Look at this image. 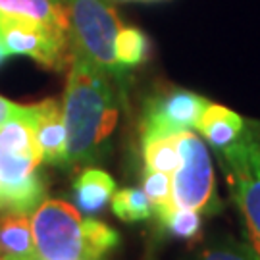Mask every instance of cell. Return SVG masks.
Wrapping results in <instances>:
<instances>
[{"mask_svg":"<svg viewBox=\"0 0 260 260\" xmlns=\"http://www.w3.org/2000/svg\"><path fill=\"white\" fill-rule=\"evenodd\" d=\"M123 91L101 68L74 56L64 93L68 168L91 166L106 158L120 120Z\"/></svg>","mask_w":260,"mask_h":260,"instance_id":"cell-1","label":"cell"},{"mask_svg":"<svg viewBox=\"0 0 260 260\" xmlns=\"http://www.w3.org/2000/svg\"><path fill=\"white\" fill-rule=\"evenodd\" d=\"M70 18V47L74 56L101 68L125 93L127 72L116 60V37L121 19L108 0H66Z\"/></svg>","mask_w":260,"mask_h":260,"instance_id":"cell-2","label":"cell"},{"mask_svg":"<svg viewBox=\"0 0 260 260\" xmlns=\"http://www.w3.org/2000/svg\"><path fill=\"white\" fill-rule=\"evenodd\" d=\"M230 195L243 218L247 243L260 254V127L247 123L243 137L218 152Z\"/></svg>","mask_w":260,"mask_h":260,"instance_id":"cell-3","label":"cell"},{"mask_svg":"<svg viewBox=\"0 0 260 260\" xmlns=\"http://www.w3.org/2000/svg\"><path fill=\"white\" fill-rule=\"evenodd\" d=\"M179 166L172 177V197L176 208H191L201 214H216L220 199L216 195L214 166L205 141L193 129L177 135Z\"/></svg>","mask_w":260,"mask_h":260,"instance_id":"cell-4","label":"cell"},{"mask_svg":"<svg viewBox=\"0 0 260 260\" xmlns=\"http://www.w3.org/2000/svg\"><path fill=\"white\" fill-rule=\"evenodd\" d=\"M79 210L62 199H45L33 210L31 230L43 260H87Z\"/></svg>","mask_w":260,"mask_h":260,"instance_id":"cell-5","label":"cell"},{"mask_svg":"<svg viewBox=\"0 0 260 260\" xmlns=\"http://www.w3.org/2000/svg\"><path fill=\"white\" fill-rule=\"evenodd\" d=\"M0 41L10 56H29L54 72L64 70L74 58L68 31L37 19L0 14Z\"/></svg>","mask_w":260,"mask_h":260,"instance_id":"cell-6","label":"cell"},{"mask_svg":"<svg viewBox=\"0 0 260 260\" xmlns=\"http://www.w3.org/2000/svg\"><path fill=\"white\" fill-rule=\"evenodd\" d=\"M208 103L210 101L203 94L179 87L150 96L141 114V139L177 135L181 131L195 129Z\"/></svg>","mask_w":260,"mask_h":260,"instance_id":"cell-7","label":"cell"},{"mask_svg":"<svg viewBox=\"0 0 260 260\" xmlns=\"http://www.w3.org/2000/svg\"><path fill=\"white\" fill-rule=\"evenodd\" d=\"M39 160L0 145V183L8 199V212H33L47 195Z\"/></svg>","mask_w":260,"mask_h":260,"instance_id":"cell-8","label":"cell"},{"mask_svg":"<svg viewBox=\"0 0 260 260\" xmlns=\"http://www.w3.org/2000/svg\"><path fill=\"white\" fill-rule=\"evenodd\" d=\"M27 118L35 131L43 162L50 166H66L68 162V129L64 108L58 101L47 99L43 103L27 104Z\"/></svg>","mask_w":260,"mask_h":260,"instance_id":"cell-9","label":"cell"},{"mask_svg":"<svg viewBox=\"0 0 260 260\" xmlns=\"http://www.w3.org/2000/svg\"><path fill=\"white\" fill-rule=\"evenodd\" d=\"M247 123L249 121L243 120L232 108L208 103V106L197 121L195 129L205 137V141L216 152H220L241 139L247 129Z\"/></svg>","mask_w":260,"mask_h":260,"instance_id":"cell-10","label":"cell"},{"mask_svg":"<svg viewBox=\"0 0 260 260\" xmlns=\"http://www.w3.org/2000/svg\"><path fill=\"white\" fill-rule=\"evenodd\" d=\"M0 252L8 260H43L35 247L27 214L8 212L0 216Z\"/></svg>","mask_w":260,"mask_h":260,"instance_id":"cell-11","label":"cell"},{"mask_svg":"<svg viewBox=\"0 0 260 260\" xmlns=\"http://www.w3.org/2000/svg\"><path fill=\"white\" fill-rule=\"evenodd\" d=\"M114 193H116L114 177L96 166H87L74 179L75 203L85 214L101 212L104 206L110 205Z\"/></svg>","mask_w":260,"mask_h":260,"instance_id":"cell-12","label":"cell"},{"mask_svg":"<svg viewBox=\"0 0 260 260\" xmlns=\"http://www.w3.org/2000/svg\"><path fill=\"white\" fill-rule=\"evenodd\" d=\"M2 16H21L56 27L70 29L66 0H0Z\"/></svg>","mask_w":260,"mask_h":260,"instance_id":"cell-13","label":"cell"},{"mask_svg":"<svg viewBox=\"0 0 260 260\" xmlns=\"http://www.w3.org/2000/svg\"><path fill=\"white\" fill-rule=\"evenodd\" d=\"M150 39L139 27L127 25L118 31L116 37V60L123 72H129L137 66L145 64L150 56Z\"/></svg>","mask_w":260,"mask_h":260,"instance_id":"cell-14","label":"cell"},{"mask_svg":"<svg viewBox=\"0 0 260 260\" xmlns=\"http://www.w3.org/2000/svg\"><path fill=\"white\" fill-rule=\"evenodd\" d=\"M177 135L145 137V139H141V150H143L145 168H150V170H156V172H164V174L174 176V172L179 166Z\"/></svg>","mask_w":260,"mask_h":260,"instance_id":"cell-15","label":"cell"},{"mask_svg":"<svg viewBox=\"0 0 260 260\" xmlns=\"http://www.w3.org/2000/svg\"><path fill=\"white\" fill-rule=\"evenodd\" d=\"M112 212L116 214V218L127 223H139L147 222L149 218L154 216L152 203L147 197L145 191L135 189V187H123L116 189V193L112 197Z\"/></svg>","mask_w":260,"mask_h":260,"instance_id":"cell-16","label":"cell"},{"mask_svg":"<svg viewBox=\"0 0 260 260\" xmlns=\"http://www.w3.org/2000/svg\"><path fill=\"white\" fill-rule=\"evenodd\" d=\"M143 191L152 203L154 218L158 223H166L168 216L174 212V197H172V177L170 174L143 168Z\"/></svg>","mask_w":260,"mask_h":260,"instance_id":"cell-17","label":"cell"},{"mask_svg":"<svg viewBox=\"0 0 260 260\" xmlns=\"http://www.w3.org/2000/svg\"><path fill=\"white\" fill-rule=\"evenodd\" d=\"M85 247H87V260H103L120 245V233L112 225L101 222L96 218H85Z\"/></svg>","mask_w":260,"mask_h":260,"instance_id":"cell-18","label":"cell"},{"mask_svg":"<svg viewBox=\"0 0 260 260\" xmlns=\"http://www.w3.org/2000/svg\"><path fill=\"white\" fill-rule=\"evenodd\" d=\"M164 228H168V232L174 237L193 241L201 237L203 218H201V212L191 210V208H174V212L168 216Z\"/></svg>","mask_w":260,"mask_h":260,"instance_id":"cell-19","label":"cell"},{"mask_svg":"<svg viewBox=\"0 0 260 260\" xmlns=\"http://www.w3.org/2000/svg\"><path fill=\"white\" fill-rule=\"evenodd\" d=\"M199 260H260V254L249 243L225 239L206 247Z\"/></svg>","mask_w":260,"mask_h":260,"instance_id":"cell-20","label":"cell"},{"mask_svg":"<svg viewBox=\"0 0 260 260\" xmlns=\"http://www.w3.org/2000/svg\"><path fill=\"white\" fill-rule=\"evenodd\" d=\"M19 110V104L12 103L8 99H4V96H0V125L2 123H6L10 118H14Z\"/></svg>","mask_w":260,"mask_h":260,"instance_id":"cell-21","label":"cell"},{"mask_svg":"<svg viewBox=\"0 0 260 260\" xmlns=\"http://www.w3.org/2000/svg\"><path fill=\"white\" fill-rule=\"evenodd\" d=\"M0 212H8V199H6L2 183H0Z\"/></svg>","mask_w":260,"mask_h":260,"instance_id":"cell-22","label":"cell"},{"mask_svg":"<svg viewBox=\"0 0 260 260\" xmlns=\"http://www.w3.org/2000/svg\"><path fill=\"white\" fill-rule=\"evenodd\" d=\"M8 50H6V48L2 47V45H0V66L4 64V62H6V60H8Z\"/></svg>","mask_w":260,"mask_h":260,"instance_id":"cell-23","label":"cell"},{"mask_svg":"<svg viewBox=\"0 0 260 260\" xmlns=\"http://www.w3.org/2000/svg\"><path fill=\"white\" fill-rule=\"evenodd\" d=\"M108 2H158V0H108Z\"/></svg>","mask_w":260,"mask_h":260,"instance_id":"cell-24","label":"cell"},{"mask_svg":"<svg viewBox=\"0 0 260 260\" xmlns=\"http://www.w3.org/2000/svg\"><path fill=\"white\" fill-rule=\"evenodd\" d=\"M0 260H8V258H0Z\"/></svg>","mask_w":260,"mask_h":260,"instance_id":"cell-25","label":"cell"}]
</instances>
